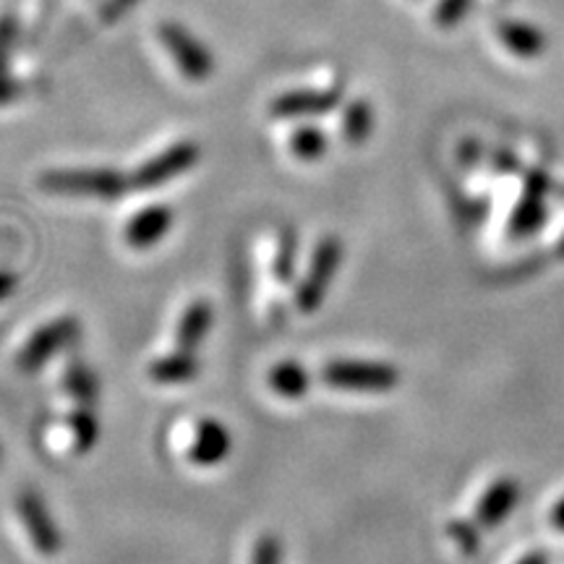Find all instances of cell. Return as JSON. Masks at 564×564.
<instances>
[{
	"label": "cell",
	"mask_w": 564,
	"mask_h": 564,
	"mask_svg": "<svg viewBox=\"0 0 564 564\" xmlns=\"http://www.w3.org/2000/svg\"><path fill=\"white\" fill-rule=\"evenodd\" d=\"M42 192L76 199H121L129 192L131 178L112 167H89V171H47L40 175Z\"/></svg>",
	"instance_id": "1"
},
{
	"label": "cell",
	"mask_w": 564,
	"mask_h": 564,
	"mask_svg": "<svg viewBox=\"0 0 564 564\" xmlns=\"http://www.w3.org/2000/svg\"><path fill=\"white\" fill-rule=\"evenodd\" d=\"M322 382L348 392H390L400 384V371L382 361H329Z\"/></svg>",
	"instance_id": "2"
},
{
	"label": "cell",
	"mask_w": 564,
	"mask_h": 564,
	"mask_svg": "<svg viewBox=\"0 0 564 564\" xmlns=\"http://www.w3.org/2000/svg\"><path fill=\"white\" fill-rule=\"evenodd\" d=\"M343 264V243L340 238L327 236L316 243L312 262H308L306 278L301 280L299 293H295V306L303 314H314L327 299L329 285H333L337 270Z\"/></svg>",
	"instance_id": "3"
},
{
	"label": "cell",
	"mask_w": 564,
	"mask_h": 564,
	"mask_svg": "<svg viewBox=\"0 0 564 564\" xmlns=\"http://www.w3.org/2000/svg\"><path fill=\"white\" fill-rule=\"evenodd\" d=\"M199 158L202 150L196 141H178V144L154 154L152 160L141 162L137 173L131 175V186L137 192H154V188L165 186V183L181 178L183 173L192 171Z\"/></svg>",
	"instance_id": "4"
},
{
	"label": "cell",
	"mask_w": 564,
	"mask_h": 564,
	"mask_svg": "<svg viewBox=\"0 0 564 564\" xmlns=\"http://www.w3.org/2000/svg\"><path fill=\"white\" fill-rule=\"evenodd\" d=\"M158 37L186 79L204 82L215 74V58H212V53L202 45L199 37H194L192 32L183 30L181 24L165 21V24H160Z\"/></svg>",
	"instance_id": "5"
},
{
	"label": "cell",
	"mask_w": 564,
	"mask_h": 564,
	"mask_svg": "<svg viewBox=\"0 0 564 564\" xmlns=\"http://www.w3.org/2000/svg\"><path fill=\"white\" fill-rule=\"evenodd\" d=\"M79 337V319L76 316H61V319H53L45 327H40L30 340H26L24 348L19 350L17 366L21 371H37L45 366L55 352L68 348L70 343Z\"/></svg>",
	"instance_id": "6"
},
{
	"label": "cell",
	"mask_w": 564,
	"mask_h": 564,
	"mask_svg": "<svg viewBox=\"0 0 564 564\" xmlns=\"http://www.w3.org/2000/svg\"><path fill=\"white\" fill-rule=\"evenodd\" d=\"M549 188H552V183H549V175L544 171H531L525 175L523 196L514 204V212L510 217V238H514V241L531 238L546 223Z\"/></svg>",
	"instance_id": "7"
},
{
	"label": "cell",
	"mask_w": 564,
	"mask_h": 564,
	"mask_svg": "<svg viewBox=\"0 0 564 564\" xmlns=\"http://www.w3.org/2000/svg\"><path fill=\"white\" fill-rule=\"evenodd\" d=\"M17 510L21 523H24L26 533H30L32 546L37 549L42 556H55L63 549V535L55 525L51 510L42 502L40 494L21 491L17 499Z\"/></svg>",
	"instance_id": "8"
},
{
	"label": "cell",
	"mask_w": 564,
	"mask_h": 564,
	"mask_svg": "<svg viewBox=\"0 0 564 564\" xmlns=\"http://www.w3.org/2000/svg\"><path fill=\"white\" fill-rule=\"evenodd\" d=\"M343 89L329 87V89H293L280 95L278 100L272 102L270 112L274 118H316L324 116L340 102Z\"/></svg>",
	"instance_id": "9"
},
{
	"label": "cell",
	"mask_w": 564,
	"mask_h": 564,
	"mask_svg": "<svg viewBox=\"0 0 564 564\" xmlns=\"http://www.w3.org/2000/svg\"><path fill=\"white\" fill-rule=\"evenodd\" d=\"M520 499V484L512 476L497 478L489 489L484 491V497L476 505V523L484 531H494L505 523L507 518L514 512Z\"/></svg>",
	"instance_id": "10"
},
{
	"label": "cell",
	"mask_w": 564,
	"mask_h": 564,
	"mask_svg": "<svg viewBox=\"0 0 564 564\" xmlns=\"http://www.w3.org/2000/svg\"><path fill=\"white\" fill-rule=\"evenodd\" d=\"M175 212L167 204H150L137 215L131 217V223L126 225V241L133 249H150V246L160 243L173 228Z\"/></svg>",
	"instance_id": "11"
},
{
	"label": "cell",
	"mask_w": 564,
	"mask_h": 564,
	"mask_svg": "<svg viewBox=\"0 0 564 564\" xmlns=\"http://www.w3.org/2000/svg\"><path fill=\"white\" fill-rule=\"evenodd\" d=\"M232 449V436L220 421L204 419L194 432V442L188 447V457L196 465H220Z\"/></svg>",
	"instance_id": "12"
},
{
	"label": "cell",
	"mask_w": 564,
	"mask_h": 564,
	"mask_svg": "<svg viewBox=\"0 0 564 564\" xmlns=\"http://www.w3.org/2000/svg\"><path fill=\"white\" fill-rule=\"evenodd\" d=\"M212 324H215V312H212V303L194 301L192 306L183 312L178 327H175V348L194 352L204 343V337L209 335Z\"/></svg>",
	"instance_id": "13"
},
{
	"label": "cell",
	"mask_w": 564,
	"mask_h": 564,
	"mask_svg": "<svg viewBox=\"0 0 564 564\" xmlns=\"http://www.w3.org/2000/svg\"><path fill=\"white\" fill-rule=\"evenodd\" d=\"M199 358L192 350H175L171 356H160L150 366V377L158 384H188L199 377Z\"/></svg>",
	"instance_id": "14"
},
{
	"label": "cell",
	"mask_w": 564,
	"mask_h": 564,
	"mask_svg": "<svg viewBox=\"0 0 564 564\" xmlns=\"http://www.w3.org/2000/svg\"><path fill=\"white\" fill-rule=\"evenodd\" d=\"M502 45L518 58H535L546 51V37L535 26L523 24V21H502L497 26Z\"/></svg>",
	"instance_id": "15"
},
{
	"label": "cell",
	"mask_w": 564,
	"mask_h": 564,
	"mask_svg": "<svg viewBox=\"0 0 564 564\" xmlns=\"http://www.w3.org/2000/svg\"><path fill=\"white\" fill-rule=\"evenodd\" d=\"M270 387L280 398L301 400L312 387V377L299 361H282L270 371Z\"/></svg>",
	"instance_id": "16"
},
{
	"label": "cell",
	"mask_w": 564,
	"mask_h": 564,
	"mask_svg": "<svg viewBox=\"0 0 564 564\" xmlns=\"http://www.w3.org/2000/svg\"><path fill=\"white\" fill-rule=\"evenodd\" d=\"M63 390L79 405H91L97 400V394H100V382H97L95 371L87 364L70 361L66 371H63Z\"/></svg>",
	"instance_id": "17"
},
{
	"label": "cell",
	"mask_w": 564,
	"mask_h": 564,
	"mask_svg": "<svg viewBox=\"0 0 564 564\" xmlns=\"http://www.w3.org/2000/svg\"><path fill=\"white\" fill-rule=\"evenodd\" d=\"M17 32H13V19L9 13H0V108L17 97V84L11 76V51Z\"/></svg>",
	"instance_id": "18"
},
{
	"label": "cell",
	"mask_w": 564,
	"mask_h": 564,
	"mask_svg": "<svg viewBox=\"0 0 564 564\" xmlns=\"http://www.w3.org/2000/svg\"><path fill=\"white\" fill-rule=\"evenodd\" d=\"M373 131V110L366 100H352L343 110V139L348 144H364Z\"/></svg>",
	"instance_id": "19"
},
{
	"label": "cell",
	"mask_w": 564,
	"mask_h": 564,
	"mask_svg": "<svg viewBox=\"0 0 564 564\" xmlns=\"http://www.w3.org/2000/svg\"><path fill=\"white\" fill-rule=\"evenodd\" d=\"M327 133H324L319 126H301V129L293 131L291 137V152L301 162H316L327 154Z\"/></svg>",
	"instance_id": "20"
},
{
	"label": "cell",
	"mask_w": 564,
	"mask_h": 564,
	"mask_svg": "<svg viewBox=\"0 0 564 564\" xmlns=\"http://www.w3.org/2000/svg\"><path fill=\"white\" fill-rule=\"evenodd\" d=\"M68 429L74 434L79 453H89L100 440V423H97V415L89 405H79L76 411L68 413Z\"/></svg>",
	"instance_id": "21"
},
{
	"label": "cell",
	"mask_w": 564,
	"mask_h": 564,
	"mask_svg": "<svg viewBox=\"0 0 564 564\" xmlns=\"http://www.w3.org/2000/svg\"><path fill=\"white\" fill-rule=\"evenodd\" d=\"M447 535L453 539L457 552L465 554V556H474V554L481 552L484 528L476 523V518L474 520H449Z\"/></svg>",
	"instance_id": "22"
},
{
	"label": "cell",
	"mask_w": 564,
	"mask_h": 564,
	"mask_svg": "<svg viewBox=\"0 0 564 564\" xmlns=\"http://www.w3.org/2000/svg\"><path fill=\"white\" fill-rule=\"evenodd\" d=\"M295 249H299L295 236L291 230H285L280 236L278 251H274V259H272V274L274 280L282 282V285H288L295 274Z\"/></svg>",
	"instance_id": "23"
},
{
	"label": "cell",
	"mask_w": 564,
	"mask_h": 564,
	"mask_svg": "<svg viewBox=\"0 0 564 564\" xmlns=\"http://www.w3.org/2000/svg\"><path fill=\"white\" fill-rule=\"evenodd\" d=\"M470 3H474V0H440V6H436L434 11L436 26L453 30V26H457L465 19V13L470 11Z\"/></svg>",
	"instance_id": "24"
},
{
	"label": "cell",
	"mask_w": 564,
	"mask_h": 564,
	"mask_svg": "<svg viewBox=\"0 0 564 564\" xmlns=\"http://www.w3.org/2000/svg\"><path fill=\"white\" fill-rule=\"evenodd\" d=\"M251 564H282V546L274 535H262L253 546Z\"/></svg>",
	"instance_id": "25"
},
{
	"label": "cell",
	"mask_w": 564,
	"mask_h": 564,
	"mask_svg": "<svg viewBox=\"0 0 564 564\" xmlns=\"http://www.w3.org/2000/svg\"><path fill=\"white\" fill-rule=\"evenodd\" d=\"M137 3H139V0H108V3H105V9H102V19H108V21L121 19L123 13L131 11Z\"/></svg>",
	"instance_id": "26"
},
{
	"label": "cell",
	"mask_w": 564,
	"mask_h": 564,
	"mask_svg": "<svg viewBox=\"0 0 564 564\" xmlns=\"http://www.w3.org/2000/svg\"><path fill=\"white\" fill-rule=\"evenodd\" d=\"M17 274L9 270H0V301H6L13 291H17Z\"/></svg>",
	"instance_id": "27"
},
{
	"label": "cell",
	"mask_w": 564,
	"mask_h": 564,
	"mask_svg": "<svg viewBox=\"0 0 564 564\" xmlns=\"http://www.w3.org/2000/svg\"><path fill=\"white\" fill-rule=\"evenodd\" d=\"M552 525H554V531L564 533V497L560 499V502L554 505V510H552Z\"/></svg>",
	"instance_id": "28"
},
{
	"label": "cell",
	"mask_w": 564,
	"mask_h": 564,
	"mask_svg": "<svg viewBox=\"0 0 564 564\" xmlns=\"http://www.w3.org/2000/svg\"><path fill=\"white\" fill-rule=\"evenodd\" d=\"M494 165H497V171H505V173H512L514 167H518V160L512 158V154H507V152H502L497 158V162H494Z\"/></svg>",
	"instance_id": "29"
},
{
	"label": "cell",
	"mask_w": 564,
	"mask_h": 564,
	"mask_svg": "<svg viewBox=\"0 0 564 564\" xmlns=\"http://www.w3.org/2000/svg\"><path fill=\"white\" fill-rule=\"evenodd\" d=\"M518 564H549V554L546 552H531V554H525Z\"/></svg>",
	"instance_id": "30"
},
{
	"label": "cell",
	"mask_w": 564,
	"mask_h": 564,
	"mask_svg": "<svg viewBox=\"0 0 564 564\" xmlns=\"http://www.w3.org/2000/svg\"><path fill=\"white\" fill-rule=\"evenodd\" d=\"M556 253H560V257L564 259V236H562V241H560V246H556Z\"/></svg>",
	"instance_id": "31"
},
{
	"label": "cell",
	"mask_w": 564,
	"mask_h": 564,
	"mask_svg": "<svg viewBox=\"0 0 564 564\" xmlns=\"http://www.w3.org/2000/svg\"><path fill=\"white\" fill-rule=\"evenodd\" d=\"M0 457H3V449H0Z\"/></svg>",
	"instance_id": "32"
}]
</instances>
